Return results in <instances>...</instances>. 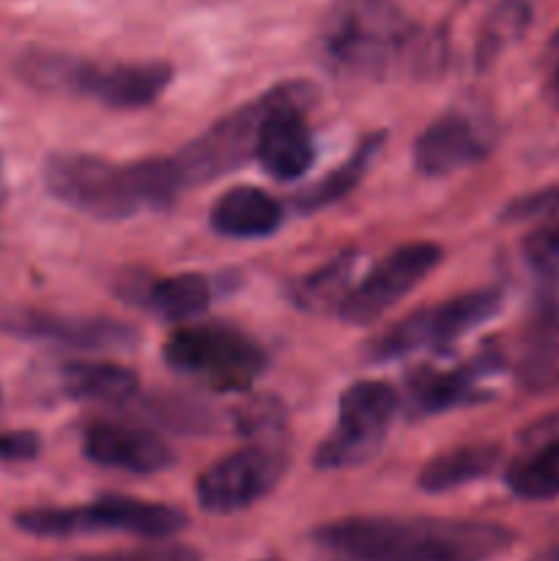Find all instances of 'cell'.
<instances>
[{
	"instance_id": "1",
	"label": "cell",
	"mask_w": 559,
	"mask_h": 561,
	"mask_svg": "<svg viewBox=\"0 0 559 561\" xmlns=\"http://www.w3.org/2000/svg\"><path fill=\"white\" fill-rule=\"evenodd\" d=\"M318 561H486L513 531L486 520L345 518L312 535Z\"/></svg>"
},
{
	"instance_id": "2",
	"label": "cell",
	"mask_w": 559,
	"mask_h": 561,
	"mask_svg": "<svg viewBox=\"0 0 559 561\" xmlns=\"http://www.w3.org/2000/svg\"><path fill=\"white\" fill-rule=\"evenodd\" d=\"M44 181L58 201L96 219L164 208L184 190L173 157L110 162L93 153H55L44 168Z\"/></svg>"
},
{
	"instance_id": "3",
	"label": "cell",
	"mask_w": 559,
	"mask_h": 561,
	"mask_svg": "<svg viewBox=\"0 0 559 561\" xmlns=\"http://www.w3.org/2000/svg\"><path fill=\"white\" fill-rule=\"evenodd\" d=\"M414 47V27L381 0L343 3L323 31L327 58L351 75H389L409 64Z\"/></svg>"
},
{
	"instance_id": "4",
	"label": "cell",
	"mask_w": 559,
	"mask_h": 561,
	"mask_svg": "<svg viewBox=\"0 0 559 561\" xmlns=\"http://www.w3.org/2000/svg\"><path fill=\"white\" fill-rule=\"evenodd\" d=\"M25 77L33 85L80 93L115 110H137L162 96L173 80V69L168 64L96 66L66 55L38 53L25 58Z\"/></svg>"
},
{
	"instance_id": "5",
	"label": "cell",
	"mask_w": 559,
	"mask_h": 561,
	"mask_svg": "<svg viewBox=\"0 0 559 561\" xmlns=\"http://www.w3.org/2000/svg\"><path fill=\"white\" fill-rule=\"evenodd\" d=\"M164 362L175 373L214 389H247L266 367V354L239 329L208 323L181 327L164 343Z\"/></svg>"
},
{
	"instance_id": "6",
	"label": "cell",
	"mask_w": 559,
	"mask_h": 561,
	"mask_svg": "<svg viewBox=\"0 0 559 561\" xmlns=\"http://www.w3.org/2000/svg\"><path fill=\"white\" fill-rule=\"evenodd\" d=\"M20 529L36 537H75L93 531H126L137 537H170L186 526V518L168 504L126 496H104L82 507L27 510L16 518Z\"/></svg>"
},
{
	"instance_id": "7",
	"label": "cell",
	"mask_w": 559,
	"mask_h": 561,
	"mask_svg": "<svg viewBox=\"0 0 559 561\" xmlns=\"http://www.w3.org/2000/svg\"><path fill=\"white\" fill-rule=\"evenodd\" d=\"M398 411V394L384 381L349 387L338 405V425L316 449L318 469H351L381 449Z\"/></svg>"
},
{
	"instance_id": "8",
	"label": "cell",
	"mask_w": 559,
	"mask_h": 561,
	"mask_svg": "<svg viewBox=\"0 0 559 561\" xmlns=\"http://www.w3.org/2000/svg\"><path fill=\"white\" fill-rule=\"evenodd\" d=\"M499 307H502V294L493 288L469 290L436 307H425L373 340L370 356L378 362L400 359L420 348L447 345L497 316Z\"/></svg>"
},
{
	"instance_id": "9",
	"label": "cell",
	"mask_w": 559,
	"mask_h": 561,
	"mask_svg": "<svg viewBox=\"0 0 559 561\" xmlns=\"http://www.w3.org/2000/svg\"><path fill=\"white\" fill-rule=\"evenodd\" d=\"M288 469V453L277 444H252L225 455L197 480V502L208 513H236L266 496Z\"/></svg>"
},
{
	"instance_id": "10",
	"label": "cell",
	"mask_w": 559,
	"mask_h": 561,
	"mask_svg": "<svg viewBox=\"0 0 559 561\" xmlns=\"http://www.w3.org/2000/svg\"><path fill=\"white\" fill-rule=\"evenodd\" d=\"M269 107H272V93L212 124L208 131L192 140L184 151L175 153L173 162L184 186L208 184L255 157L258 131H261Z\"/></svg>"
},
{
	"instance_id": "11",
	"label": "cell",
	"mask_w": 559,
	"mask_h": 561,
	"mask_svg": "<svg viewBox=\"0 0 559 561\" xmlns=\"http://www.w3.org/2000/svg\"><path fill=\"white\" fill-rule=\"evenodd\" d=\"M438 261H442V247L431 241L398 247L349 290L338 316L354 327L378 321L389 307L411 294L438 266Z\"/></svg>"
},
{
	"instance_id": "12",
	"label": "cell",
	"mask_w": 559,
	"mask_h": 561,
	"mask_svg": "<svg viewBox=\"0 0 559 561\" xmlns=\"http://www.w3.org/2000/svg\"><path fill=\"white\" fill-rule=\"evenodd\" d=\"M307 96L305 85L274 88L272 107L258 131L255 157L277 181H296L316 159V142L305 121Z\"/></svg>"
},
{
	"instance_id": "13",
	"label": "cell",
	"mask_w": 559,
	"mask_h": 561,
	"mask_svg": "<svg viewBox=\"0 0 559 561\" xmlns=\"http://www.w3.org/2000/svg\"><path fill=\"white\" fill-rule=\"evenodd\" d=\"M85 458L104 469L157 474L173 463V449L162 436L146 427L96 422L85 431Z\"/></svg>"
},
{
	"instance_id": "14",
	"label": "cell",
	"mask_w": 559,
	"mask_h": 561,
	"mask_svg": "<svg viewBox=\"0 0 559 561\" xmlns=\"http://www.w3.org/2000/svg\"><path fill=\"white\" fill-rule=\"evenodd\" d=\"M11 332L22 337L49 340L82 351H124L137 343V332L110 318L55 316V312H20L9 321Z\"/></svg>"
},
{
	"instance_id": "15",
	"label": "cell",
	"mask_w": 559,
	"mask_h": 561,
	"mask_svg": "<svg viewBox=\"0 0 559 561\" xmlns=\"http://www.w3.org/2000/svg\"><path fill=\"white\" fill-rule=\"evenodd\" d=\"M488 151V142L475 118L447 113L433 121L414 146V164L425 175H447L477 162Z\"/></svg>"
},
{
	"instance_id": "16",
	"label": "cell",
	"mask_w": 559,
	"mask_h": 561,
	"mask_svg": "<svg viewBox=\"0 0 559 561\" xmlns=\"http://www.w3.org/2000/svg\"><path fill=\"white\" fill-rule=\"evenodd\" d=\"M283 225V208L258 186H233L212 206V228L230 239H263Z\"/></svg>"
},
{
	"instance_id": "17",
	"label": "cell",
	"mask_w": 559,
	"mask_h": 561,
	"mask_svg": "<svg viewBox=\"0 0 559 561\" xmlns=\"http://www.w3.org/2000/svg\"><path fill=\"white\" fill-rule=\"evenodd\" d=\"M64 389L77 400L118 405L135 398L140 381L129 367L110 362H71L64 367Z\"/></svg>"
},
{
	"instance_id": "18",
	"label": "cell",
	"mask_w": 559,
	"mask_h": 561,
	"mask_svg": "<svg viewBox=\"0 0 559 561\" xmlns=\"http://www.w3.org/2000/svg\"><path fill=\"white\" fill-rule=\"evenodd\" d=\"M499 455L502 453L493 444H466V447L449 449L427 460L425 469L420 471V488L427 493H444L480 480L491 474L493 466L499 463Z\"/></svg>"
},
{
	"instance_id": "19",
	"label": "cell",
	"mask_w": 559,
	"mask_h": 561,
	"mask_svg": "<svg viewBox=\"0 0 559 561\" xmlns=\"http://www.w3.org/2000/svg\"><path fill=\"white\" fill-rule=\"evenodd\" d=\"M142 301L146 310L164 321H190L212 305V283L203 274H173L148 285Z\"/></svg>"
},
{
	"instance_id": "20",
	"label": "cell",
	"mask_w": 559,
	"mask_h": 561,
	"mask_svg": "<svg viewBox=\"0 0 559 561\" xmlns=\"http://www.w3.org/2000/svg\"><path fill=\"white\" fill-rule=\"evenodd\" d=\"M354 272H356V252H345V255L334 257L332 263L321 266L318 272L307 274L290 290V299L296 307L307 312H329L340 310L349 290L354 288Z\"/></svg>"
},
{
	"instance_id": "21",
	"label": "cell",
	"mask_w": 559,
	"mask_h": 561,
	"mask_svg": "<svg viewBox=\"0 0 559 561\" xmlns=\"http://www.w3.org/2000/svg\"><path fill=\"white\" fill-rule=\"evenodd\" d=\"M381 142H384V131H376V135L367 137V140L362 142V146L356 148V151L340 164V168H334V173H329L327 179H321L318 184H312L310 190L301 192V195L296 197V206H299L301 211H318V208L332 206L334 201L349 195V192L360 184L362 175L367 173V168H370L373 157L378 153Z\"/></svg>"
},
{
	"instance_id": "22",
	"label": "cell",
	"mask_w": 559,
	"mask_h": 561,
	"mask_svg": "<svg viewBox=\"0 0 559 561\" xmlns=\"http://www.w3.org/2000/svg\"><path fill=\"white\" fill-rule=\"evenodd\" d=\"M491 370L488 362H475V365L458 367V370L438 373V376L425 378V381L417 387V403L427 411V414H436V411L453 409V405L466 403V400H475L477 387H480V378Z\"/></svg>"
},
{
	"instance_id": "23",
	"label": "cell",
	"mask_w": 559,
	"mask_h": 561,
	"mask_svg": "<svg viewBox=\"0 0 559 561\" xmlns=\"http://www.w3.org/2000/svg\"><path fill=\"white\" fill-rule=\"evenodd\" d=\"M559 217V186H548V190L532 192V195L518 197L504 208V219H557Z\"/></svg>"
},
{
	"instance_id": "24",
	"label": "cell",
	"mask_w": 559,
	"mask_h": 561,
	"mask_svg": "<svg viewBox=\"0 0 559 561\" xmlns=\"http://www.w3.org/2000/svg\"><path fill=\"white\" fill-rule=\"evenodd\" d=\"M526 252H529V257L537 266L559 268V217L548 219L540 230L529 236Z\"/></svg>"
},
{
	"instance_id": "25",
	"label": "cell",
	"mask_w": 559,
	"mask_h": 561,
	"mask_svg": "<svg viewBox=\"0 0 559 561\" xmlns=\"http://www.w3.org/2000/svg\"><path fill=\"white\" fill-rule=\"evenodd\" d=\"M280 405L269 398H258L252 400L250 405H244L239 414V422L244 431L258 433V431H266V427H277L280 425Z\"/></svg>"
},
{
	"instance_id": "26",
	"label": "cell",
	"mask_w": 559,
	"mask_h": 561,
	"mask_svg": "<svg viewBox=\"0 0 559 561\" xmlns=\"http://www.w3.org/2000/svg\"><path fill=\"white\" fill-rule=\"evenodd\" d=\"M38 453V438L33 433H0V460H27Z\"/></svg>"
},
{
	"instance_id": "27",
	"label": "cell",
	"mask_w": 559,
	"mask_h": 561,
	"mask_svg": "<svg viewBox=\"0 0 559 561\" xmlns=\"http://www.w3.org/2000/svg\"><path fill=\"white\" fill-rule=\"evenodd\" d=\"M548 69H551V85L559 93V33L554 36L551 49H548Z\"/></svg>"
},
{
	"instance_id": "28",
	"label": "cell",
	"mask_w": 559,
	"mask_h": 561,
	"mask_svg": "<svg viewBox=\"0 0 559 561\" xmlns=\"http://www.w3.org/2000/svg\"><path fill=\"white\" fill-rule=\"evenodd\" d=\"M269 561H274V559H269Z\"/></svg>"
}]
</instances>
